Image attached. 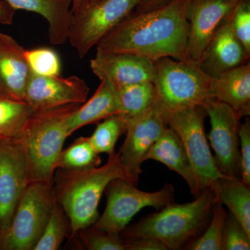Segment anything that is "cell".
<instances>
[{"mask_svg":"<svg viewBox=\"0 0 250 250\" xmlns=\"http://www.w3.org/2000/svg\"><path fill=\"white\" fill-rule=\"evenodd\" d=\"M203 106L209 117L207 139L214 151L215 165L223 175L241 179L239 131L243 117L216 99L208 100Z\"/></svg>","mask_w":250,"mask_h":250,"instance_id":"obj_10","label":"cell"},{"mask_svg":"<svg viewBox=\"0 0 250 250\" xmlns=\"http://www.w3.org/2000/svg\"><path fill=\"white\" fill-rule=\"evenodd\" d=\"M25 49L7 34L0 32V95L24 101L31 72L24 56Z\"/></svg>","mask_w":250,"mask_h":250,"instance_id":"obj_17","label":"cell"},{"mask_svg":"<svg viewBox=\"0 0 250 250\" xmlns=\"http://www.w3.org/2000/svg\"><path fill=\"white\" fill-rule=\"evenodd\" d=\"M191 0L172 2L143 13L133 11L104 36L97 48L155 61H188V9Z\"/></svg>","mask_w":250,"mask_h":250,"instance_id":"obj_1","label":"cell"},{"mask_svg":"<svg viewBox=\"0 0 250 250\" xmlns=\"http://www.w3.org/2000/svg\"><path fill=\"white\" fill-rule=\"evenodd\" d=\"M80 105L38 111L29 121L21 139L27 156L29 182L54 184L57 160L70 136L67 121Z\"/></svg>","mask_w":250,"mask_h":250,"instance_id":"obj_4","label":"cell"},{"mask_svg":"<svg viewBox=\"0 0 250 250\" xmlns=\"http://www.w3.org/2000/svg\"><path fill=\"white\" fill-rule=\"evenodd\" d=\"M15 10L40 15L49 24L51 43L60 45L68 38L72 19V0H5Z\"/></svg>","mask_w":250,"mask_h":250,"instance_id":"obj_20","label":"cell"},{"mask_svg":"<svg viewBox=\"0 0 250 250\" xmlns=\"http://www.w3.org/2000/svg\"><path fill=\"white\" fill-rule=\"evenodd\" d=\"M250 236L231 213L227 215L224 228L223 250H250Z\"/></svg>","mask_w":250,"mask_h":250,"instance_id":"obj_31","label":"cell"},{"mask_svg":"<svg viewBox=\"0 0 250 250\" xmlns=\"http://www.w3.org/2000/svg\"><path fill=\"white\" fill-rule=\"evenodd\" d=\"M126 122L119 114L104 119L89 137L95 150L98 154H107L108 156L115 152L117 141L126 132Z\"/></svg>","mask_w":250,"mask_h":250,"instance_id":"obj_28","label":"cell"},{"mask_svg":"<svg viewBox=\"0 0 250 250\" xmlns=\"http://www.w3.org/2000/svg\"><path fill=\"white\" fill-rule=\"evenodd\" d=\"M141 0H97L72 11L67 41L83 59Z\"/></svg>","mask_w":250,"mask_h":250,"instance_id":"obj_9","label":"cell"},{"mask_svg":"<svg viewBox=\"0 0 250 250\" xmlns=\"http://www.w3.org/2000/svg\"><path fill=\"white\" fill-rule=\"evenodd\" d=\"M165 112V111H164ZM167 126L182 141L195 174L200 192L223 176L215 165L205 129L207 116L204 106L165 112Z\"/></svg>","mask_w":250,"mask_h":250,"instance_id":"obj_8","label":"cell"},{"mask_svg":"<svg viewBox=\"0 0 250 250\" xmlns=\"http://www.w3.org/2000/svg\"><path fill=\"white\" fill-rule=\"evenodd\" d=\"M230 16L219 26L197 62L212 77L249 62L250 55L235 35Z\"/></svg>","mask_w":250,"mask_h":250,"instance_id":"obj_16","label":"cell"},{"mask_svg":"<svg viewBox=\"0 0 250 250\" xmlns=\"http://www.w3.org/2000/svg\"><path fill=\"white\" fill-rule=\"evenodd\" d=\"M230 18L235 35L250 55V0H241Z\"/></svg>","mask_w":250,"mask_h":250,"instance_id":"obj_32","label":"cell"},{"mask_svg":"<svg viewBox=\"0 0 250 250\" xmlns=\"http://www.w3.org/2000/svg\"><path fill=\"white\" fill-rule=\"evenodd\" d=\"M147 160L160 162L178 174L187 182L194 196L197 197L200 193L195 174L182 141L168 126L149 149Z\"/></svg>","mask_w":250,"mask_h":250,"instance_id":"obj_19","label":"cell"},{"mask_svg":"<svg viewBox=\"0 0 250 250\" xmlns=\"http://www.w3.org/2000/svg\"><path fill=\"white\" fill-rule=\"evenodd\" d=\"M16 10L13 9L5 0H0V23L11 25L14 22Z\"/></svg>","mask_w":250,"mask_h":250,"instance_id":"obj_36","label":"cell"},{"mask_svg":"<svg viewBox=\"0 0 250 250\" xmlns=\"http://www.w3.org/2000/svg\"><path fill=\"white\" fill-rule=\"evenodd\" d=\"M95 1H97V0H72V12L75 11V10L79 9L81 6H83V5L90 4V3Z\"/></svg>","mask_w":250,"mask_h":250,"instance_id":"obj_37","label":"cell"},{"mask_svg":"<svg viewBox=\"0 0 250 250\" xmlns=\"http://www.w3.org/2000/svg\"><path fill=\"white\" fill-rule=\"evenodd\" d=\"M37 111L26 102L0 95V137L21 139Z\"/></svg>","mask_w":250,"mask_h":250,"instance_id":"obj_24","label":"cell"},{"mask_svg":"<svg viewBox=\"0 0 250 250\" xmlns=\"http://www.w3.org/2000/svg\"><path fill=\"white\" fill-rule=\"evenodd\" d=\"M29 183L27 156L22 141L0 137V234L9 228Z\"/></svg>","mask_w":250,"mask_h":250,"instance_id":"obj_12","label":"cell"},{"mask_svg":"<svg viewBox=\"0 0 250 250\" xmlns=\"http://www.w3.org/2000/svg\"><path fill=\"white\" fill-rule=\"evenodd\" d=\"M26 61L31 73L42 76H59L62 62L58 54L48 47L25 49Z\"/></svg>","mask_w":250,"mask_h":250,"instance_id":"obj_30","label":"cell"},{"mask_svg":"<svg viewBox=\"0 0 250 250\" xmlns=\"http://www.w3.org/2000/svg\"><path fill=\"white\" fill-rule=\"evenodd\" d=\"M90 65L100 81H107L116 88L154 80V61L134 54L97 48Z\"/></svg>","mask_w":250,"mask_h":250,"instance_id":"obj_15","label":"cell"},{"mask_svg":"<svg viewBox=\"0 0 250 250\" xmlns=\"http://www.w3.org/2000/svg\"><path fill=\"white\" fill-rule=\"evenodd\" d=\"M54 185L30 182L7 229L0 234V250H33L56 204Z\"/></svg>","mask_w":250,"mask_h":250,"instance_id":"obj_6","label":"cell"},{"mask_svg":"<svg viewBox=\"0 0 250 250\" xmlns=\"http://www.w3.org/2000/svg\"><path fill=\"white\" fill-rule=\"evenodd\" d=\"M241 179L250 187V121L246 117L239 131Z\"/></svg>","mask_w":250,"mask_h":250,"instance_id":"obj_33","label":"cell"},{"mask_svg":"<svg viewBox=\"0 0 250 250\" xmlns=\"http://www.w3.org/2000/svg\"><path fill=\"white\" fill-rule=\"evenodd\" d=\"M124 178L113 179L104 190L106 206L94 228L121 233L134 215L146 207L159 210L174 202V187L166 184L160 190L146 192Z\"/></svg>","mask_w":250,"mask_h":250,"instance_id":"obj_7","label":"cell"},{"mask_svg":"<svg viewBox=\"0 0 250 250\" xmlns=\"http://www.w3.org/2000/svg\"><path fill=\"white\" fill-rule=\"evenodd\" d=\"M156 104L163 111L202 106L213 98L212 77L197 62L166 57L154 62Z\"/></svg>","mask_w":250,"mask_h":250,"instance_id":"obj_5","label":"cell"},{"mask_svg":"<svg viewBox=\"0 0 250 250\" xmlns=\"http://www.w3.org/2000/svg\"><path fill=\"white\" fill-rule=\"evenodd\" d=\"M226 210L215 199L208 225L203 234L197 237L186 246L189 250H223V232Z\"/></svg>","mask_w":250,"mask_h":250,"instance_id":"obj_27","label":"cell"},{"mask_svg":"<svg viewBox=\"0 0 250 250\" xmlns=\"http://www.w3.org/2000/svg\"><path fill=\"white\" fill-rule=\"evenodd\" d=\"M90 88L77 76H42L31 74L24 101L36 111L69 104H82L87 100Z\"/></svg>","mask_w":250,"mask_h":250,"instance_id":"obj_13","label":"cell"},{"mask_svg":"<svg viewBox=\"0 0 250 250\" xmlns=\"http://www.w3.org/2000/svg\"><path fill=\"white\" fill-rule=\"evenodd\" d=\"M75 236L86 250H126V241L121 233L100 229L93 225L81 230Z\"/></svg>","mask_w":250,"mask_h":250,"instance_id":"obj_29","label":"cell"},{"mask_svg":"<svg viewBox=\"0 0 250 250\" xmlns=\"http://www.w3.org/2000/svg\"><path fill=\"white\" fill-rule=\"evenodd\" d=\"M125 239L126 250H168L165 245L154 238L141 237Z\"/></svg>","mask_w":250,"mask_h":250,"instance_id":"obj_34","label":"cell"},{"mask_svg":"<svg viewBox=\"0 0 250 250\" xmlns=\"http://www.w3.org/2000/svg\"><path fill=\"white\" fill-rule=\"evenodd\" d=\"M241 0H191L188 9V61L198 62L212 36Z\"/></svg>","mask_w":250,"mask_h":250,"instance_id":"obj_14","label":"cell"},{"mask_svg":"<svg viewBox=\"0 0 250 250\" xmlns=\"http://www.w3.org/2000/svg\"><path fill=\"white\" fill-rule=\"evenodd\" d=\"M215 200L213 192L207 188L193 201L166 206L126 227L121 234L125 238H154L168 250L182 249L200 236L209 222Z\"/></svg>","mask_w":250,"mask_h":250,"instance_id":"obj_3","label":"cell"},{"mask_svg":"<svg viewBox=\"0 0 250 250\" xmlns=\"http://www.w3.org/2000/svg\"><path fill=\"white\" fill-rule=\"evenodd\" d=\"M119 103L118 114L126 123L147 111L156 102V90L152 82H140L116 88Z\"/></svg>","mask_w":250,"mask_h":250,"instance_id":"obj_23","label":"cell"},{"mask_svg":"<svg viewBox=\"0 0 250 250\" xmlns=\"http://www.w3.org/2000/svg\"><path fill=\"white\" fill-rule=\"evenodd\" d=\"M101 157L95 150L89 137L78 138L66 149H62L57 162V169L80 170L98 167Z\"/></svg>","mask_w":250,"mask_h":250,"instance_id":"obj_25","label":"cell"},{"mask_svg":"<svg viewBox=\"0 0 250 250\" xmlns=\"http://www.w3.org/2000/svg\"><path fill=\"white\" fill-rule=\"evenodd\" d=\"M174 0H141L135 9V13H143L162 7Z\"/></svg>","mask_w":250,"mask_h":250,"instance_id":"obj_35","label":"cell"},{"mask_svg":"<svg viewBox=\"0 0 250 250\" xmlns=\"http://www.w3.org/2000/svg\"><path fill=\"white\" fill-rule=\"evenodd\" d=\"M213 98L227 104L242 117L250 113L249 62L212 77Z\"/></svg>","mask_w":250,"mask_h":250,"instance_id":"obj_18","label":"cell"},{"mask_svg":"<svg viewBox=\"0 0 250 250\" xmlns=\"http://www.w3.org/2000/svg\"><path fill=\"white\" fill-rule=\"evenodd\" d=\"M119 112L116 87L107 81H100V84L93 96L80 104L69 117L68 134L71 136L77 129L118 114Z\"/></svg>","mask_w":250,"mask_h":250,"instance_id":"obj_21","label":"cell"},{"mask_svg":"<svg viewBox=\"0 0 250 250\" xmlns=\"http://www.w3.org/2000/svg\"><path fill=\"white\" fill-rule=\"evenodd\" d=\"M209 188L215 198L228 207L250 236V187L241 179L223 175Z\"/></svg>","mask_w":250,"mask_h":250,"instance_id":"obj_22","label":"cell"},{"mask_svg":"<svg viewBox=\"0 0 250 250\" xmlns=\"http://www.w3.org/2000/svg\"><path fill=\"white\" fill-rule=\"evenodd\" d=\"M167 126L165 112L156 103L142 116L127 123L126 138L118 153L125 177L137 185L149 149Z\"/></svg>","mask_w":250,"mask_h":250,"instance_id":"obj_11","label":"cell"},{"mask_svg":"<svg viewBox=\"0 0 250 250\" xmlns=\"http://www.w3.org/2000/svg\"><path fill=\"white\" fill-rule=\"evenodd\" d=\"M116 178L126 179L116 152L108 156L107 162L103 166L80 170H56L54 195L70 219V238L97 221L100 199L108 184Z\"/></svg>","mask_w":250,"mask_h":250,"instance_id":"obj_2","label":"cell"},{"mask_svg":"<svg viewBox=\"0 0 250 250\" xmlns=\"http://www.w3.org/2000/svg\"><path fill=\"white\" fill-rule=\"evenodd\" d=\"M70 219L63 208L56 202L43 232L33 250H57L70 236Z\"/></svg>","mask_w":250,"mask_h":250,"instance_id":"obj_26","label":"cell"}]
</instances>
